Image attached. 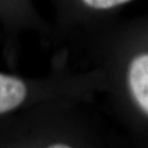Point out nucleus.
I'll return each instance as SVG.
<instances>
[{"instance_id":"obj_2","label":"nucleus","mask_w":148,"mask_h":148,"mask_svg":"<svg viewBox=\"0 0 148 148\" xmlns=\"http://www.w3.org/2000/svg\"><path fill=\"white\" fill-rule=\"evenodd\" d=\"M53 92L49 80L0 71V123L34 106L48 102Z\"/></svg>"},{"instance_id":"obj_3","label":"nucleus","mask_w":148,"mask_h":148,"mask_svg":"<svg viewBox=\"0 0 148 148\" xmlns=\"http://www.w3.org/2000/svg\"><path fill=\"white\" fill-rule=\"evenodd\" d=\"M128 83L136 102L148 114V54L138 56L131 62Z\"/></svg>"},{"instance_id":"obj_1","label":"nucleus","mask_w":148,"mask_h":148,"mask_svg":"<svg viewBox=\"0 0 148 148\" xmlns=\"http://www.w3.org/2000/svg\"><path fill=\"white\" fill-rule=\"evenodd\" d=\"M2 55L11 69L16 67L21 51V38L43 30V22L33 0H0Z\"/></svg>"},{"instance_id":"obj_5","label":"nucleus","mask_w":148,"mask_h":148,"mask_svg":"<svg viewBox=\"0 0 148 148\" xmlns=\"http://www.w3.org/2000/svg\"><path fill=\"white\" fill-rule=\"evenodd\" d=\"M2 40H3V36H2V32H1V30H0V42H2Z\"/></svg>"},{"instance_id":"obj_4","label":"nucleus","mask_w":148,"mask_h":148,"mask_svg":"<svg viewBox=\"0 0 148 148\" xmlns=\"http://www.w3.org/2000/svg\"><path fill=\"white\" fill-rule=\"evenodd\" d=\"M131 0H78L83 8L91 11H104L124 4Z\"/></svg>"}]
</instances>
